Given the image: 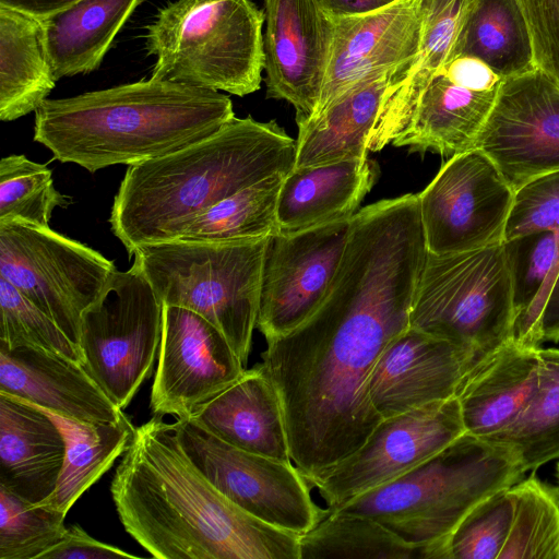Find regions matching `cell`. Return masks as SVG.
<instances>
[{"label": "cell", "mask_w": 559, "mask_h": 559, "mask_svg": "<svg viewBox=\"0 0 559 559\" xmlns=\"http://www.w3.org/2000/svg\"><path fill=\"white\" fill-rule=\"evenodd\" d=\"M296 140L275 120L248 116L174 153L129 166L109 223L128 253L177 239L197 216L273 174L288 173Z\"/></svg>", "instance_id": "3"}, {"label": "cell", "mask_w": 559, "mask_h": 559, "mask_svg": "<svg viewBox=\"0 0 559 559\" xmlns=\"http://www.w3.org/2000/svg\"><path fill=\"white\" fill-rule=\"evenodd\" d=\"M138 559L126 550L99 542L90 536L79 524L67 527L64 535L55 546L39 556V559Z\"/></svg>", "instance_id": "44"}, {"label": "cell", "mask_w": 559, "mask_h": 559, "mask_svg": "<svg viewBox=\"0 0 559 559\" xmlns=\"http://www.w3.org/2000/svg\"><path fill=\"white\" fill-rule=\"evenodd\" d=\"M263 70L266 97L286 100L296 121L319 105L334 21L316 0H264Z\"/></svg>", "instance_id": "17"}, {"label": "cell", "mask_w": 559, "mask_h": 559, "mask_svg": "<svg viewBox=\"0 0 559 559\" xmlns=\"http://www.w3.org/2000/svg\"><path fill=\"white\" fill-rule=\"evenodd\" d=\"M110 492L126 532L153 558L300 559V535L250 515L223 496L163 417L135 427Z\"/></svg>", "instance_id": "2"}, {"label": "cell", "mask_w": 559, "mask_h": 559, "mask_svg": "<svg viewBox=\"0 0 559 559\" xmlns=\"http://www.w3.org/2000/svg\"><path fill=\"white\" fill-rule=\"evenodd\" d=\"M538 348L510 337L474 365L456 394L466 433L491 440L520 417L537 385Z\"/></svg>", "instance_id": "21"}, {"label": "cell", "mask_w": 559, "mask_h": 559, "mask_svg": "<svg viewBox=\"0 0 559 559\" xmlns=\"http://www.w3.org/2000/svg\"><path fill=\"white\" fill-rule=\"evenodd\" d=\"M538 358L537 385L528 405L490 440L508 448L525 472L559 459V349L539 347Z\"/></svg>", "instance_id": "32"}, {"label": "cell", "mask_w": 559, "mask_h": 559, "mask_svg": "<svg viewBox=\"0 0 559 559\" xmlns=\"http://www.w3.org/2000/svg\"><path fill=\"white\" fill-rule=\"evenodd\" d=\"M36 407L56 423L66 442L63 466L56 489L37 504L67 515L81 496L126 452L135 427L126 415L112 423L85 421Z\"/></svg>", "instance_id": "29"}, {"label": "cell", "mask_w": 559, "mask_h": 559, "mask_svg": "<svg viewBox=\"0 0 559 559\" xmlns=\"http://www.w3.org/2000/svg\"><path fill=\"white\" fill-rule=\"evenodd\" d=\"M332 17L365 13L393 0H316Z\"/></svg>", "instance_id": "47"}, {"label": "cell", "mask_w": 559, "mask_h": 559, "mask_svg": "<svg viewBox=\"0 0 559 559\" xmlns=\"http://www.w3.org/2000/svg\"><path fill=\"white\" fill-rule=\"evenodd\" d=\"M286 174H273L217 202L193 218L177 239L231 242L264 239L276 235L277 203Z\"/></svg>", "instance_id": "31"}, {"label": "cell", "mask_w": 559, "mask_h": 559, "mask_svg": "<svg viewBox=\"0 0 559 559\" xmlns=\"http://www.w3.org/2000/svg\"><path fill=\"white\" fill-rule=\"evenodd\" d=\"M420 50L401 86L404 106L415 110L431 81L448 63L469 0H424Z\"/></svg>", "instance_id": "36"}, {"label": "cell", "mask_w": 559, "mask_h": 559, "mask_svg": "<svg viewBox=\"0 0 559 559\" xmlns=\"http://www.w3.org/2000/svg\"><path fill=\"white\" fill-rule=\"evenodd\" d=\"M405 68L366 78L321 111L296 121L298 136L293 168L367 157L368 143L390 85Z\"/></svg>", "instance_id": "24"}, {"label": "cell", "mask_w": 559, "mask_h": 559, "mask_svg": "<svg viewBox=\"0 0 559 559\" xmlns=\"http://www.w3.org/2000/svg\"><path fill=\"white\" fill-rule=\"evenodd\" d=\"M264 12L250 0H176L147 25L153 79L246 96L260 90Z\"/></svg>", "instance_id": "6"}, {"label": "cell", "mask_w": 559, "mask_h": 559, "mask_svg": "<svg viewBox=\"0 0 559 559\" xmlns=\"http://www.w3.org/2000/svg\"><path fill=\"white\" fill-rule=\"evenodd\" d=\"M463 433L456 397L429 403L383 418L356 452L308 483L334 511L401 477Z\"/></svg>", "instance_id": "13"}, {"label": "cell", "mask_w": 559, "mask_h": 559, "mask_svg": "<svg viewBox=\"0 0 559 559\" xmlns=\"http://www.w3.org/2000/svg\"><path fill=\"white\" fill-rule=\"evenodd\" d=\"M557 479H558V488H559V463L557 465Z\"/></svg>", "instance_id": "48"}, {"label": "cell", "mask_w": 559, "mask_h": 559, "mask_svg": "<svg viewBox=\"0 0 559 559\" xmlns=\"http://www.w3.org/2000/svg\"><path fill=\"white\" fill-rule=\"evenodd\" d=\"M478 360L465 347L408 326L390 342L373 367L371 403L383 419L456 397Z\"/></svg>", "instance_id": "19"}, {"label": "cell", "mask_w": 559, "mask_h": 559, "mask_svg": "<svg viewBox=\"0 0 559 559\" xmlns=\"http://www.w3.org/2000/svg\"><path fill=\"white\" fill-rule=\"evenodd\" d=\"M0 394L85 421L124 416L81 362L33 346L0 342Z\"/></svg>", "instance_id": "20"}, {"label": "cell", "mask_w": 559, "mask_h": 559, "mask_svg": "<svg viewBox=\"0 0 559 559\" xmlns=\"http://www.w3.org/2000/svg\"><path fill=\"white\" fill-rule=\"evenodd\" d=\"M270 238L231 242L175 239L141 246L132 255L163 306L186 308L210 321L246 366Z\"/></svg>", "instance_id": "7"}, {"label": "cell", "mask_w": 559, "mask_h": 559, "mask_svg": "<svg viewBox=\"0 0 559 559\" xmlns=\"http://www.w3.org/2000/svg\"><path fill=\"white\" fill-rule=\"evenodd\" d=\"M162 329L163 305L135 259L129 270L110 274L82 314L83 366L122 411L152 374Z\"/></svg>", "instance_id": "9"}, {"label": "cell", "mask_w": 559, "mask_h": 559, "mask_svg": "<svg viewBox=\"0 0 559 559\" xmlns=\"http://www.w3.org/2000/svg\"><path fill=\"white\" fill-rule=\"evenodd\" d=\"M225 335L202 316L163 306L158 364L151 391L153 416L188 418L245 372Z\"/></svg>", "instance_id": "16"}, {"label": "cell", "mask_w": 559, "mask_h": 559, "mask_svg": "<svg viewBox=\"0 0 559 559\" xmlns=\"http://www.w3.org/2000/svg\"><path fill=\"white\" fill-rule=\"evenodd\" d=\"M64 518L0 486V559H39L64 535Z\"/></svg>", "instance_id": "37"}, {"label": "cell", "mask_w": 559, "mask_h": 559, "mask_svg": "<svg viewBox=\"0 0 559 559\" xmlns=\"http://www.w3.org/2000/svg\"><path fill=\"white\" fill-rule=\"evenodd\" d=\"M352 217L269 239L257 319L266 342L297 328L320 306L342 259Z\"/></svg>", "instance_id": "14"}, {"label": "cell", "mask_w": 559, "mask_h": 559, "mask_svg": "<svg viewBox=\"0 0 559 559\" xmlns=\"http://www.w3.org/2000/svg\"><path fill=\"white\" fill-rule=\"evenodd\" d=\"M441 72L455 84L474 91L492 90L503 81L485 62L472 57L454 58Z\"/></svg>", "instance_id": "45"}, {"label": "cell", "mask_w": 559, "mask_h": 559, "mask_svg": "<svg viewBox=\"0 0 559 559\" xmlns=\"http://www.w3.org/2000/svg\"><path fill=\"white\" fill-rule=\"evenodd\" d=\"M513 493L502 488L474 506L445 544V559H498L513 518Z\"/></svg>", "instance_id": "38"}, {"label": "cell", "mask_w": 559, "mask_h": 559, "mask_svg": "<svg viewBox=\"0 0 559 559\" xmlns=\"http://www.w3.org/2000/svg\"><path fill=\"white\" fill-rule=\"evenodd\" d=\"M526 20L534 61L559 86V0H519Z\"/></svg>", "instance_id": "42"}, {"label": "cell", "mask_w": 559, "mask_h": 559, "mask_svg": "<svg viewBox=\"0 0 559 559\" xmlns=\"http://www.w3.org/2000/svg\"><path fill=\"white\" fill-rule=\"evenodd\" d=\"M475 148L513 190L559 170V86L537 68L504 79Z\"/></svg>", "instance_id": "15"}, {"label": "cell", "mask_w": 559, "mask_h": 559, "mask_svg": "<svg viewBox=\"0 0 559 559\" xmlns=\"http://www.w3.org/2000/svg\"><path fill=\"white\" fill-rule=\"evenodd\" d=\"M56 82L40 20L0 5V119L36 111Z\"/></svg>", "instance_id": "27"}, {"label": "cell", "mask_w": 559, "mask_h": 559, "mask_svg": "<svg viewBox=\"0 0 559 559\" xmlns=\"http://www.w3.org/2000/svg\"><path fill=\"white\" fill-rule=\"evenodd\" d=\"M188 418L237 449L292 462L280 399L261 362Z\"/></svg>", "instance_id": "22"}, {"label": "cell", "mask_w": 559, "mask_h": 559, "mask_svg": "<svg viewBox=\"0 0 559 559\" xmlns=\"http://www.w3.org/2000/svg\"><path fill=\"white\" fill-rule=\"evenodd\" d=\"M116 270L98 251L49 226L0 222V277L52 319L78 347L82 314Z\"/></svg>", "instance_id": "10"}, {"label": "cell", "mask_w": 559, "mask_h": 559, "mask_svg": "<svg viewBox=\"0 0 559 559\" xmlns=\"http://www.w3.org/2000/svg\"><path fill=\"white\" fill-rule=\"evenodd\" d=\"M511 490L513 518L498 559H559V488L531 475Z\"/></svg>", "instance_id": "34"}, {"label": "cell", "mask_w": 559, "mask_h": 559, "mask_svg": "<svg viewBox=\"0 0 559 559\" xmlns=\"http://www.w3.org/2000/svg\"><path fill=\"white\" fill-rule=\"evenodd\" d=\"M142 1L80 0L40 20L56 80L96 70Z\"/></svg>", "instance_id": "28"}, {"label": "cell", "mask_w": 559, "mask_h": 559, "mask_svg": "<svg viewBox=\"0 0 559 559\" xmlns=\"http://www.w3.org/2000/svg\"><path fill=\"white\" fill-rule=\"evenodd\" d=\"M513 194L480 150L451 156L418 193L428 252L455 253L503 242Z\"/></svg>", "instance_id": "12"}, {"label": "cell", "mask_w": 559, "mask_h": 559, "mask_svg": "<svg viewBox=\"0 0 559 559\" xmlns=\"http://www.w3.org/2000/svg\"><path fill=\"white\" fill-rule=\"evenodd\" d=\"M300 559H423V549L394 535L376 520L330 511L299 536Z\"/></svg>", "instance_id": "33"}, {"label": "cell", "mask_w": 559, "mask_h": 559, "mask_svg": "<svg viewBox=\"0 0 559 559\" xmlns=\"http://www.w3.org/2000/svg\"><path fill=\"white\" fill-rule=\"evenodd\" d=\"M67 205L46 165L17 154L0 160V222L47 227L53 210Z\"/></svg>", "instance_id": "35"}, {"label": "cell", "mask_w": 559, "mask_h": 559, "mask_svg": "<svg viewBox=\"0 0 559 559\" xmlns=\"http://www.w3.org/2000/svg\"><path fill=\"white\" fill-rule=\"evenodd\" d=\"M540 231H559V170L534 177L514 190L503 241Z\"/></svg>", "instance_id": "41"}, {"label": "cell", "mask_w": 559, "mask_h": 559, "mask_svg": "<svg viewBox=\"0 0 559 559\" xmlns=\"http://www.w3.org/2000/svg\"><path fill=\"white\" fill-rule=\"evenodd\" d=\"M499 86L474 91L439 72L423 92L408 129L392 144L408 147L409 152L450 157L475 148Z\"/></svg>", "instance_id": "26"}, {"label": "cell", "mask_w": 559, "mask_h": 559, "mask_svg": "<svg viewBox=\"0 0 559 559\" xmlns=\"http://www.w3.org/2000/svg\"><path fill=\"white\" fill-rule=\"evenodd\" d=\"M503 248L512 283L515 324L530 310L559 259V231L523 235L503 241Z\"/></svg>", "instance_id": "40"}, {"label": "cell", "mask_w": 559, "mask_h": 559, "mask_svg": "<svg viewBox=\"0 0 559 559\" xmlns=\"http://www.w3.org/2000/svg\"><path fill=\"white\" fill-rule=\"evenodd\" d=\"M512 283L503 242L427 257L409 326L450 341L479 359L512 336Z\"/></svg>", "instance_id": "8"}, {"label": "cell", "mask_w": 559, "mask_h": 559, "mask_svg": "<svg viewBox=\"0 0 559 559\" xmlns=\"http://www.w3.org/2000/svg\"><path fill=\"white\" fill-rule=\"evenodd\" d=\"M234 117L230 98L218 91L151 78L47 98L35 111L34 141L55 159L95 173L174 153L214 134Z\"/></svg>", "instance_id": "4"}, {"label": "cell", "mask_w": 559, "mask_h": 559, "mask_svg": "<svg viewBox=\"0 0 559 559\" xmlns=\"http://www.w3.org/2000/svg\"><path fill=\"white\" fill-rule=\"evenodd\" d=\"M80 0H0V5L8 7L27 15L43 20Z\"/></svg>", "instance_id": "46"}, {"label": "cell", "mask_w": 559, "mask_h": 559, "mask_svg": "<svg viewBox=\"0 0 559 559\" xmlns=\"http://www.w3.org/2000/svg\"><path fill=\"white\" fill-rule=\"evenodd\" d=\"M63 435L38 407L0 394V486L37 504L56 489Z\"/></svg>", "instance_id": "23"}, {"label": "cell", "mask_w": 559, "mask_h": 559, "mask_svg": "<svg viewBox=\"0 0 559 559\" xmlns=\"http://www.w3.org/2000/svg\"><path fill=\"white\" fill-rule=\"evenodd\" d=\"M457 57L485 62L502 80L534 70L530 29L519 0H469L449 61Z\"/></svg>", "instance_id": "30"}, {"label": "cell", "mask_w": 559, "mask_h": 559, "mask_svg": "<svg viewBox=\"0 0 559 559\" xmlns=\"http://www.w3.org/2000/svg\"><path fill=\"white\" fill-rule=\"evenodd\" d=\"M0 312V342L10 347H37L83 365L80 348L58 324L1 277Z\"/></svg>", "instance_id": "39"}, {"label": "cell", "mask_w": 559, "mask_h": 559, "mask_svg": "<svg viewBox=\"0 0 559 559\" xmlns=\"http://www.w3.org/2000/svg\"><path fill=\"white\" fill-rule=\"evenodd\" d=\"M511 338L533 348L559 342V259L530 310L513 325Z\"/></svg>", "instance_id": "43"}, {"label": "cell", "mask_w": 559, "mask_h": 559, "mask_svg": "<svg viewBox=\"0 0 559 559\" xmlns=\"http://www.w3.org/2000/svg\"><path fill=\"white\" fill-rule=\"evenodd\" d=\"M173 424L182 450L200 473L250 515L298 535L328 515L329 509L313 501L311 486L293 462L237 449L191 418Z\"/></svg>", "instance_id": "11"}, {"label": "cell", "mask_w": 559, "mask_h": 559, "mask_svg": "<svg viewBox=\"0 0 559 559\" xmlns=\"http://www.w3.org/2000/svg\"><path fill=\"white\" fill-rule=\"evenodd\" d=\"M424 14V0H393L365 13L333 17L330 62L313 115L361 80L411 66L419 55Z\"/></svg>", "instance_id": "18"}, {"label": "cell", "mask_w": 559, "mask_h": 559, "mask_svg": "<svg viewBox=\"0 0 559 559\" xmlns=\"http://www.w3.org/2000/svg\"><path fill=\"white\" fill-rule=\"evenodd\" d=\"M426 255L408 227L354 217L320 306L266 342L261 365L280 399L292 462L307 481L356 452L382 420L369 379L384 348L409 326Z\"/></svg>", "instance_id": "1"}, {"label": "cell", "mask_w": 559, "mask_h": 559, "mask_svg": "<svg viewBox=\"0 0 559 559\" xmlns=\"http://www.w3.org/2000/svg\"><path fill=\"white\" fill-rule=\"evenodd\" d=\"M377 176V168L367 157L290 169L278 197V233L352 217Z\"/></svg>", "instance_id": "25"}, {"label": "cell", "mask_w": 559, "mask_h": 559, "mask_svg": "<svg viewBox=\"0 0 559 559\" xmlns=\"http://www.w3.org/2000/svg\"><path fill=\"white\" fill-rule=\"evenodd\" d=\"M525 473L508 448L465 432L401 477L337 510L376 520L420 547L423 559H445L447 540L464 515Z\"/></svg>", "instance_id": "5"}]
</instances>
